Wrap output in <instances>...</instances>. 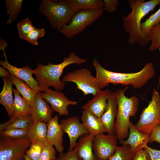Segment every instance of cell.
<instances>
[{
    "label": "cell",
    "instance_id": "15",
    "mask_svg": "<svg viewBox=\"0 0 160 160\" xmlns=\"http://www.w3.org/2000/svg\"><path fill=\"white\" fill-rule=\"evenodd\" d=\"M41 93L39 91L36 93L31 116L33 122L48 123L52 118L53 111L48 103L42 97Z\"/></svg>",
    "mask_w": 160,
    "mask_h": 160
},
{
    "label": "cell",
    "instance_id": "31",
    "mask_svg": "<svg viewBox=\"0 0 160 160\" xmlns=\"http://www.w3.org/2000/svg\"><path fill=\"white\" fill-rule=\"evenodd\" d=\"M28 130L15 128L5 129L0 131V135L3 137L19 139L27 137Z\"/></svg>",
    "mask_w": 160,
    "mask_h": 160
},
{
    "label": "cell",
    "instance_id": "11",
    "mask_svg": "<svg viewBox=\"0 0 160 160\" xmlns=\"http://www.w3.org/2000/svg\"><path fill=\"white\" fill-rule=\"evenodd\" d=\"M43 92L41 93L42 97L50 105L53 110L60 116L69 115L68 107L70 105H75L77 101L70 100L60 91L53 90L49 88L43 87Z\"/></svg>",
    "mask_w": 160,
    "mask_h": 160
},
{
    "label": "cell",
    "instance_id": "7",
    "mask_svg": "<svg viewBox=\"0 0 160 160\" xmlns=\"http://www.w3.org/2000/svg\"><path fill=\"white\" fill-rule=\"evenodd\" d=\"M104 11L103 8L78 11L69 23L64 26L59 32L67 38L73 37L96 21L102 15Z\"/></svg>",
    "mask_w": 160,
    "mask_h": 160
},
{
    "label": "cell",
    "instance_id": "41",
    "mask_svg": "<svg viewBox=\"0 0 160 160\" xmlns=\"http://www.w3.org/2000/svg\"><path fill=\"white\" fill-rule=\"evenodd\" d=\"M11 75L9 71L2 67H0V76L3 79L6 78H10Z\"/></svg>",
    "mask_w": 160,
    "mask_h": 160
},
{
    "label": "cell",
    "instance_id": "6",
    "mask_svg": "<svg viewBox=\"0 0 160 160\" xmlns=\"http://www.w3.org/2000/svg\"><path fill=\"white\" fill-rule=\"evenodd\" d=\"M160 125V94L153 89L151 100L144 108L135 126L141 132L150 135Z\"/></svg>",
    "mask_w": 160,
    "mask_h": 160
},
{
    "label": "cell",
    "instance_id": "34",
    "mask_svg": "<svg viewBox=\"0 0 160 160\" xmlns=\"http://www.w3.org/2000/svg\"><path fill=\"white\" fill-rule=\"evenodd\" d=\"M44 146L40 143L32 142L26 151L25 155L31 160H39Z\"/></svg>",
    "mask_w": 160,
    "mask_h": 160
},
{
    "label": "cell",
    "instance_id": "3",
    "mask_svg": "<svg viewBox=\"0 0 160 160\" xmlns=\"http://www.w3.org/2000/svg\"><path fill=\"white\" fill-rule=\"evenodd\" d=\"M87 60L81 58L71 52L67 57H65L63 61L55 64L49 63L47 65L38 63L34 70V74L39 85L42 87H52L55 90L63 89L65 83L60 80V78L64 69L67 66L73 64L80 65L85 63Z\"/></svg>",
    "mask_w": 160,
    "mask_h": 160
},
{
    "label": "cell",
    "instance_id": "30",
    "mask_svg": "<svg viewBox=\"0 0 160 160\" xmlns=\"http://www.w3.org/2000/svg\"><path fill=\"white\" fill-rule=\"evenodd\" d=\"M147 37L151 42L149 51L153 52L160 48V22L152 28Z\"/></svg>",
    "mask_w": 160,
    "mask_h": 160
},
{
    "label": "cell",
    "instance_id": "43",
    "mask_svg": "<svg viewBox=\"0 0 160 160\" xmlns=\"http://www.w3.org/2000/svg\"><path fill=\"white\" fill-rule=\"evenodd\" d=\"M25 160H31L29 159L25 154L24 156Z\"/></svg>",
    "mask_w": 160,
    "mask_h": 160
},
{
    "label": "cell",
    "instance_id": "37",
    "mask_svg": "<svg viewBox=\"0 0 160 160\" xmlns=\"http://www.w3.org/2000/svg\"><path fill=\"white\" fill-rule=\"evenodd\" d=\"M103 1L104 4V10L109 13L115 11L119 4L118 0H103Z\"/></svg>",
    "mask_w": 160,
    "mask_h": 160
},
{
    "label": "cell",
    "instance_id": "27",
    "mask_svg": "<svg viewBox=\"0 0 160 160\" xmlns=\"http://www.w3.org/2000/svg\"><path fill=\"white\" fill-rule=\"evenodd\" d=\"M7 12L9 17L7 22L9 25L16 20L20 13L23 1L22 0H5Z\"/></svg>",
    "mask_w": 160,
    "mask_h": 160
},
{
    "label": "cell",
    "instance_id": "39",
    "mask_svg": "<svg viewBox=\"0 0 160 160\" xmlns=\"http://www.w3.org/2000/svg\"><path fill=\"white\" fill-rule=\"evenodd\" d=\"M153 142L160 144V125L157 126L149 135V143Z\"/></svg>",
    "mask_w": 160,
    "mask_h": 160
},
{
    "label": "cell",
    "instance_id": "10",
    "mask_svg": "<svg viewBox=\"0 0 160 160\" xmlns=\"http://www.w3.org/2000/svg\"><path fill=\"white\" fill-rule=\"evenodd\" d=\"M118 140L114 133H102L95 136L92 149L97 160H108L117 149Z\"/></svg>",
    "mask_w": 160,
    "mask_h": 160
},
{
    "label": "cell",
    "instance_id": "35",
    "mask_svg": "<svg viewBox=\"0 0 160 160\" xmlns=\"http://www.w3.org/2000/svg\"><path fill=\"white\" fill-rule=\"evenodd\" d=\"M56 159L54 147L48 143L44 145L39 160H55Z\"/></svg>",
    "mask_w": 160,
    "mask_h": 160
},
{
    "label": "cell",
    "instance_id": "5",
    "mask_svg": "<svg viewBox=\"0 0 160 160\" xmlns=\"http://www.w3.org/2000/svg\"><path fill=\"white\" fill-rule=\"evenodd\" d=\"M39 10L47 17L52 27L59 32L64 26L69 23L76 12L66 0H42Z\"/></svg>",
    "mask_w": 160,
    "mask_h": 160
},
{
    "label": "cell",
    "instance_id": "21",
    "mask_svg": "<svg viewBox=\"0 0 160 160\" xmlns=\"http://www.w3.org/2000/svg\"><path fill=\"white\" fill-rule=\"evenodd\" d=\"M94 137L90 134L82 136L75 148L79 156L83 160H97L92 149Z\"/></svg>",
    "mask_w": 160,
    "mask_h": 160
},
{
    "label": "cell",
    "instance_id": "23",
    "mask_svg": "<svg viewBox=\"0 0 160 160\" xmlns=\"http://www.w3.org/2000/svg\"><path fill=\"white\" fill-rule=\"evenodd\" d=\"M14 103L12 119L17 117L24 115H31L32 108L28 102L20 95L17 89H13Z\"/></svg>",
    "mask_w": 160,
    "mask_h": 160
},
{
    "label": "cell",
    "instance_id": "9",
    "mask_svg": "<svg viewBox=\"0 0 160 160\" xmlns=\"http://www.w3.org/2000/svg\"><path fill=\"white\" fill-rule=\"evenodd\" d=\"M31 143L27 136L16 139L1 137L0 160H25L26 152Z\"/></svg>",
    "mask_w": 160,
    "mask_h": 160
},
{
    "label": "cell",
    "instance_id": "24",
    "mask_svg": "<svg viewBox=\"0 0 160 160\" xmlns=\"http://www.w3.org/2000/svg\"><path fill=\"white\" fill-rule=\"evenodd\" d=\"M11 75L10 79L16 89L32 108L36 92L24 81L12 74Z\"/></svg>",
    "mask_w": 160,
    "mask_h": 160
},
{
    "label": "cell",
    "instance_id": "25",
    "mask_svg": "<svg viewBox=\"0 0 160 160\" xmlns=\"http://www.w3.org/2000/svg\"><path fill=\"white\" fill-rule=\"evenodd\" d=\"M33 121L31 115H24L17 117L12 119L0 124V131L7 129L15 128L28 130Z\"/></svg>",
    "mask_w": 160,
    "mask_h": 160
},
{
    "label": "cell",
    "instance_id": "2",
    "mask_svg": "<svg viewBox=\"0 0 160 160\" xmlns=\"http://www.w3.org/2000/svg\"><path fill=\"white\" fill-rule=\"evenodd\" d=\"M129 0L132 11L127 16L123 18V26L125 32L129 35L128 42L132 45L137 44L142 47L148 45L150 41L144 35L140 29L142 19L156 7L160 5V0Z\"/></svg>",
    "mask_w": 160,
    "mask_h": 160
},
{
    "label": "cell",
    "instance_id": "12",
    "mask_svg": "<svg viewBox=\"0 0 160 160\" xmlns=\"http://www.w3.org/2000/svg\"><path fill=\"white\" fill-rule=\"evenodd\" d=\"M63 132L67 133L69 138V150H73L76 146L77 140L80 137L89 134L77 116H74L66 119H62L60 123Z\"/></svg>",
    "mask_w": 160,
    "mask_h": 160
},
{
    "label": "cell",
    "instance_id": "26",
    "mask_svg": "<svg viewBox=\"0 0 160 160\" xmlns=\"http://www.w3.org/2000/svg\"><path fill=\"white\" fill-rule=\"evenodd\" d=\"M75 11L103 9L104 4L101 0H66Z\"/></svg>",
    "mask_w": 160,
    "mask_h": 160
},
{
    "label": "cell",
    "instance_id": "16",
    "mask_svg": "<svg viewBox=\"0 0 160 160\" xmlns=\"http://www.w3.org/2000/svg\"><path fill=\"white\" fill-rule=\"evenodd\" d=\"M108 89L101 90L94 95L93 98L81 106V108L100 118L108 106V98L110 91Z\"/></svg>",
    "mask_w": 160,
    "mask_h": 160
},
{
    "label": "cell",
    "instance_id": "29",
    "mask_svg": "<svg viewBox=\"0 0 160 160\" xmlns=\"http://www.w3.org/2000/svg\"><path fill=\"white\" fill-rule=\"evenodd\" d=\"M135 154L129 145H122L118 146L114 153L108 160H132Z\"/></svg>",
    "mask_w": 160,
    "mask_h": 160
},
{
    "label": "cell",
    "instance_id": "40",
    "mask_svg": "<svg viewBox=\"0 0 160 160\" xmlns=\"http://www.w3.org/2000/svg\"><path fill=\"white\" fill-rule=\"evenodd\" d=\"M149 153L150 160H160V150L148 146L145 149Z\"/></svg>",
    "mask_w": 160,
    "mask_h": 160
},
{
    "label": "cell",
    "instance_id": "1",
    "mask_svg": "<svg viewBox=\"0 0 160 160\" xmlns=\"http://www.w3.org/2000/svg\"><path fill=\"white\" fill-rule=\"evenodd\" d=\"M93 65L96 72L95 77L101 89L108 86L110 84L131 85L135 89L140 88L145 85L155 74L153 65L151 63H146L139 72L127 73L108 70L96 59L93 60Z\"/></svg>",
    "mask_w": 160,
    "mask_h": 160
},
{
    "label": "cell",
    "instance_id": "20",
    "mask_svg": "<svg viewBox=\"0 0 160 160\" xmlns=\"http://www.w3.org/2000/svg\"><path fill=\"white\" fill-rule=\"evenodd\" d=\"M81 119L82 123L89 134L95 136L106 132L100 118L97 117L88 111L83 110Z\"/></svg>",
    "mask_w": 160,
    "mask_h": 160
},
{
    "label": "cell",
    "instance_id": "22",
    "mask_svg": "<svg viewBox=\"0 0 160 160\" xmlns=\"http://www.w3.org/2000/svg\"><path fill=\"white\" fill-rule=\"evenodd\" d=\"M47 123L33 122L28 130L27 137L32 142H37L44 145L48 143L47 140Z\"/></svg>",
    "mask_w": 160,
    "mask_h": 160
},
{
    "label": "cell",
    "instance_id": "13",
    "mask_svg": "<svg viewBox=\"0 0 160 160\" xmlns=\"http://www.w3.org/2000/svg\"><path fill=\"white\" fill-rule=\"evenodd\" d=\"M4 54L5 60L0 61V64L2 67L7 69L10 74H12L24 81L36 92L43 91V88L39 85L36 79L33 76L34 70L28 66L18 68L11 64L7 61L5 52Z\"/></svg>",
    "mask_w": 160,
    "mask_h": 160
},
{
    "label": "cell",
    "instance_id": "17",
    "mask_svg": "<svg viewBox=\"0 0 160 160\" xmlns=\"http://www.w3.org/2000/svg\"><path fill=\"white\" fill-rule=\"evenodd\" d=\"M117 109V102L115 92L110 91L108 98L107 109L100 118L102 124L108 133L114 134L115 119Z\"/></svg>",
    "mask_w": 160,
    "mask_h": 160
},
{
    "label": "cell",
    "instance_id": "28",
    "mask_svg": "<svg viewBox=\"0 0 160 160\" xmlns=\"http://www.w3.org/2000/svg\"><path fill=\"white\" fill-rule=\"evenodd\" d=\"M160 22V7L156 12L142 23L140 29L142 33L147 37L152 28Z\"/></svg>",
    "mask_w": 160,
    "mask_h": 160
},
{
    "label": "cell",
    "instance_id": "8",
    "mask_svg": "<svg viewBox=\"0 0 160 160\" xmlns=\"http://www.w3.org/2000/svg\"><path fill=\"white\" fill-rule=\"evenodd\" d=\"M64 82H72L76 85V88L81 91L84 95H95L102 89L99 87L95 77L91 71L86 68L75 70L69 72L62 77Z\"/></svg>",
    "mask_w": 160,
    "mask_h": 160
},
{
    "label": "cell",
    "instance_id": "42",
    "mask_svg": "<svg viewBox=\"0 0 160 160\" xmlns=\"http://www.w3.org/2000/svg\"><path fill=\"white\" fill-rule=\"evenodd\" d=\"M7 46V42L4 40H0V50L3 51L4 53L5 52V49Z\"/></svg>",
    "mask_w": 160,
    "mask_h": 160
},
{
    "label": "cell",
    "instance_id": "36",
    "mask_svg": "<svg viewBox=\"0 0 160 160\" xmlns=\"http://www.w3.org/2000/svg\"><path fill=\"white\" fill-rule=\"evenodd\" d=\"M55 160H83L79 156L76 149L68 150L65 153H60L58 158Z\"/></svg>",
    "mask_w": 160,
    "mask_h": 160
},
{
    "label": "cell",
    "instance_id": "38",
    "mask_svg": "<svg viewBox=\"0 0 160 160\" xmlns=\"http://www.w3.org/2000/svg\"><path fill=\"white\" fill-rule=\"evenodd\" d=\"M132 160H150V159L148 152L144 149L135 153Z\"/></svg>",
    "mask_w": 160,
    "mask_h": 160
},
{
    "label": "cell",
    "instance_id": "44",
    "mask_svg": "<svg viewBox=\"0 0 160 160\" xmlns=\"http://www.w3.org/2000/svg\"><path fill=\"white\" fill-rule=\"evenodd\" d=\"M159 49V51L160 52V48ZM159 86L160 85V76H159Z\"/></svg>",
    "mask_w": 160,
    "mask_h": 160
},
{
    "label": "cell",
    "instance_id": "18",
    "mask_svg": "<svg viewBox=\"0 0 160 160\" xmlns=\"http://www.w3.org/2000/svg\"><path fill=\"white\" fill-rule=\"evenodd\" d=\"M58 115L54 116L48 122L47 140L48 143L55 147L60 153H63L64 149L63 145V131L58 122Z\"/></svg>",
    "mask_w": 160,
    "mask_h": 160
},
{
    "label": "cell",
    "instance_id": "33",
    "mask_svg": "<svg viewBox=\"0 0 160 160\" xmlns=\"http://www.w3.org/2000/svg\"><path fill=\"white\" fill-rule=\"evenodd\" d=\"M45 33L43 28H36L24 36L22 39L25 40L34 45L38 44V40L40 38L44 36Z\"/></svg>",
    "mask_w": 160,
    "mask_h": 160
},
{
    "label": "cell",
    "instance_id": "4",
    "mask_svg": "<svg viewBox=\"0 0 160 160\" xmlns=\"http://www.w3.org/2000/svg\"><path fill=\"white\" fill-rule=\"evenodd\" d=\"M128 88L117 90L115 91L117 98L118 109L115 121L114 134L118 140H125L128 137L131 117L135 116L137 112L139 99L136 96L130 97L124 95Z\"/></svg>",
    "mask_w": 160,
    "mask_h": 160
},
{
    "label": "cell",
    "instance_id": "14",
    "mask_svg": "<svg viewBox=\"0 0 160 160\" xmlns=\"http://www.w3.org/2000/svg\"><path fill=\"white\" fill-rule=\"evenodd\" d=\"M149 136L140 132L136 126L131 121L129 128V134L126 140L119 141L122 145H128L132 151L135 153L145 149L149 143Z\"/></svg>",
    "mask_w": 160,
    "mask_h": 160
},
{
    "label": "cell",
    "instance_id": "19",
    "mask_svg": "<svg viewBox=\"0 0 160 160\" xmlns=\"http://www.w3.org/2000/svg\"><path fill=\"white\" fill-rule=\"evenodd\" d=\"M2 79L4 86L0 93V103L4 106L10 119L12 117L13 111L14 99L12 88L13 84L10 78Z\"/></svg>",
    "mask_w": 160,
    "mask_h": 160
},
{
    "label": "cell",
    "instance_id": "32",
    "mask_svg": "<svg viewBox=\"0 0 160 160\" xmlns=\"http://www.w3.org/2000/svg\"><path fill=\"white\" fill-rule=\"evenodd\" d=\"M17 27L20 37L21 39L29 32L36 28L32 24L28 17L19 21L17 24Z\"/></svg>",
    "mask_w": 160,
    "mask_h": 160
}]
</instances>
